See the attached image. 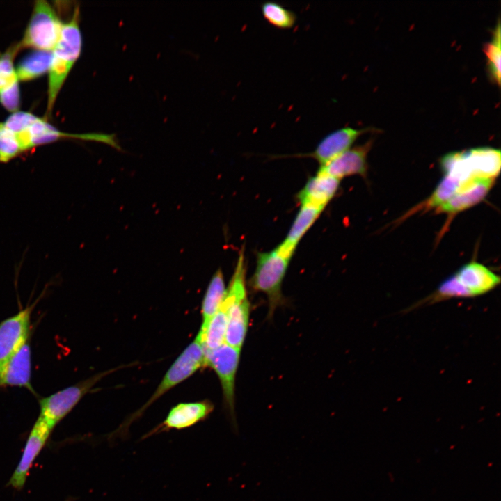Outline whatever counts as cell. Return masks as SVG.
<instances>
[{"label":"cell","instance_id":"cell-1","mask_svg":"<svg viewBox=\"0 0 501 501\" xmlns=\"http://www.w3.org/2000/svg\"><path fill=\"white\" fill-rule=\"evenodd\" d=\"M79 19V8L76 7L72 18L67 23H63L60 38L51 51L48 71L47 113L49 116L68 74L81 51L82 36Z\"/></svg>","mask_w":501,"mask_h":501},{"label":"cell","instance_id":"cell-2","mask_svg":"<svg viewBox=\"0 0 501 501\" xmlns=\"http://www.w3.org/2000/svg\"><path fill=\"white\" fill-rule=\"evenodd\" d=\"M205 349L198 338L189 344L170 367L150 398L138 410L127 418L120 427L109 435V440L123 438L132 422L166 392L184 381L200 367H205Z\"/></svg>","mask_w":501,"mask_h":501},{"label":"cell","instance_id":"cell-3","mask_svg":"<svg viewBox=\"0 0 501 501\" xmlns=\"http://www.w3.org/2000/svg\"><path fill=\"white\" fill-rule=\"evenodd\" d=\"M289 261V258L283 256L276 248L257 254L256 267L249 285L255 292L267 296L270 315L283 303L281 287Z\"/></svg>","mask_w":501,"mask_h":501},{"label":"cell","instance_id":"cell-4","mask_svg":"<svg viewBox=\"0 0 501 501\" xmlns=\"http://www.w3.org/2000/svg\"><path fill=\"white\" fill-rule=\"evenodd\" d=\"M61 22L52 6L44 0L36 1L19 49L33 48L51 51L57 43L62 29Z\"/></svg>","mask_w":501,"mask_h":501},{"label":"cell","instance_id":"cell-5","mask_svg":"<svg viewBox=\"0 0 501 501\" xmlns=\"http://www.w3.org/2000/svg\"><path fill=\"white\" fill-rule=\"evenodd\" d=\"M118 368L96 374L40 400V417L53 429L102 378Z\"/></svg>","mask_w":501,"mask_h":501},{"label":"cell","instance_id":"cell-6","mask_svg":"<svg viewBox=\"0 0 501 501\" xmlns=\"http://www.w3.org/2000/svg\"><path fill=\"white\" fill-rule=\"evenodd\" d=\"M240 349L226 343L212 350H205V365L216 373L223 392L224 406L233 426L235 418V378L240 358Z\"/></svg>","mask_w":501,"mask_h":501},{"label":"cell","instance_id":"cell-7","mask_svg":"<svg viewBox=\"0 0 501 501\" xmlns=\"http://www.w3.org/2000/svg\"><path fill=\"white\" fill-rule=\"evenodd\" d=\"M34 305L25 308L0 323V365L10 360L28 341Z\"/></svg>","mask_w":501,"mask_h":501},{"label":"cell","instance_id":"cell-8","mask_svg":"<svg viewBox=\"0 0 501 501\" xmlns=\"http://www.w3.org/2000/svg\"><path fill=\"white\" fill-rule=\"evenodd\" d=\"M214 405L208 400L196 402L180 403L173 407L165 420L155 428L144 434L145 439L154 434L168 431L170 429H183L205 420L213 411Z\"/></svg>","mask_w":501,"mask_h":501},{"label":"cell","instance_id":"cell-9","mask_svg":"<svg viewBox=\"0 0 501 501\" xmlns=\"http://www.w3.org/2000/svg\"><path fill=\"white\" fill-rule=\"evenodd\" d=\"M500 151L492 148H477L459 152V164L470 178L495 179L500 170Z\"/></svg>","mask_w":501,"mask_h":501},{"label":"cell","instance_id":"cell-10","mask_svg":"<svg viewBox=\"0 0 501 501\" xmlns=\"http://www.w3.org/2000/svg\"><path fill=\"white\" fill-rule=\"evenodd\" d=\"M52 429L39 416L35 422L27 439L22 458L14 471L9 484L20 490L23 488L29 469L44 447Z\"/></svg>","mask_w":501,"mask_h":501},{"label":"cell","instance_id":"cell-11","mask_svg":"<svg viewBox=\"0 0 501 501\" xmlns=\"http://www.w3.org/2000/svg\"><path fill=\"white\" fill-rule=\"evenodd\" d=\"M221 307L227 313L225 343L241 350L250 319V304L248 297L237 299L224 298Z\"/></svg>","mask_w":501,"mask_h":501},{"label":"cell","instance_id":"cell-12","mask_svg":"<svg viewBox=\"0 0 501 501\" xmlns=\"http://www.w3.org/2000/svg\"><path fill=\"white\" fill-rule=\"evenodd\" d=\"M371 143L349 149L346 152L319 166L317 173H324L338 180L358 175L365 177L367 172V155Z\"/></svg>","mask_w":501,"mask_h":501},{"label":"cell","instance_id":"cell-13","mask_svg":"<svg viewBox=\"0 0 501 501\" xmlns=\"http://www.w3.org/2000/svg\"><path fill=\"white\" fill-rule=\"evenodd\" d=\"M363 132L351 127L336 129L324 137L312 152L299 157L312 158L324 165L350 149Z\"/></svg>","mask_w":501,"mask_h":501},{"label":"cell","instance_id":"cell-14","mask_svg":"<svg viewBox=\"0 0 501 501\" xmlns=\"http://www.w3.org/2000/svg\"><path fill=\"white\" fill-rule=\"evenodd\" d=\"M495 179L473 178L462 183L456 193L437 208L438 212L456 214L482 201L493 186Z\"/></svg>","mask_w":501,"mask_h":501},{"label":"cell","instance_id":"cell-15","mask_svg":"<svg viewBox=\"0 0 501 501\" xmlns=\"http://www.w3.org/2000/svg\"><path fill=\"white\" fill-rule=\"evenodd\" d=\"M31 376V352L26 341L10 360L0 365V388L17 386L32 390Z\"/></svg>","mask_w":501,"mask_h":501},{"label":"cell","instance_id":"cell-16","mask_svg":"<svg viewBox=\"0 0 501 501\" xmlns=\"http://www.w3.org/2000/svg\"><path fill=\"white\" fill-rule=\"evenodd\" d=\"M340 184V180L317 172L296 194V200L300 205H312L324 209L337 193Z\"/></svg>","mask_w":501,"mask_h":501},{"label":"cell","instance_id":"cell-17","mask_svg":"<svg viewBox=\"0 0 501 501\" xmlns=\"http://www.w3.org/2000/svg\"><path fill=\"white\" fill-rule=\"evenodd\" d=\"M454 275L473 297L490 292L500 283L498 275L476 262L463 265Z\"/></svg>","mask_w":501,"mask_h":501},{"label":"cell","instance_id":"cell-18","mask_svg":"<svg viewBox=\"0 0 501 501\" xmlns=\"http://www.w3.org/2000/svg\"><path fill=\"white\" fill-rule=\"evenodd\" d=\"M300 209L283 241L276 250L283 256L291 259L299 241L317 220L323 209L312 205H300Z\"/></svg>","mask_w":501,"mask_h":501},{"label":"cell","instance_id":"cell-19","mask_svg":"<svg viewBox=\"0 0 501 501\" xmlns=\"http://www.w3.org/2000/svg\"><path fill=\"white\" fill-rule=\"evenodd\" d=\"M225 293L223 274L219 269L213 275L202 300L201 308L202 322L200 329L205 328L211 318L220 309Z\"/></svg>","mask_w":501,"mask_h":501},{"label":"cell","instance_id":"cell-20","mask_svg":"<svg viewBox=\"0 0 501 501\" xmlns=\"http://www.w3.org/2000/svg\"><path fill=\"white\" fill-rule=\"evenodd\" d=\"M227 313L220 308L203 329H200L196 338L205 351L214 349L225 343Z\"/></svg>","mask_w":501,"mask_h":501},{"label":"cell","instance_id":"cell-21","mask_svg":"<svg viewBox=\"0 0 501 501\" xmlns=\"http://www.w3.org/2000/svg\"><path fill=\"white\" fill-rule=\"evenodd\" d=\"M470 297H473L470 292L459 281L455 275H452L444 280L431 294L410 306L407 311L452 298Z\"/></svg>","mask_w":501,"mask_h":501},{"label":"cell","instance_id":"cell-22","mask_svg":"<svg viewBox=\"0 0 501 501\" xmlns=\"http://www.w3.org/2000/svg\"><path fill=\"white\" fill-rule=\"evenodd\" d=\"M51 51L36 50L19 62L16 68L18 80L29 81L49 71Z\"/></svg>","mask_w":501,"mask_h":501},{"label":"cell","instance_id":"cell-23","mask_svg":"<svg viewBox=\"0 0 501 501\" xmlns=\"http://www.w3.org/2000/svg\"><path fill=\"white\" fill-rule=\"evenodd\" d=\"M461 184V182L456 177L445 175L429 198L418 207V209L438 208L456 193Z\"/></svg>","mask_w":501,"mask_h":501},{"label":"cell","instance_id":"cell-24","mask_svg":"<svg viewBox=\"0 0 501 501\" xmlns=\"http://www.w3.org/2000/svg\"><path fill=\"white\" fill-rule=\"evenodd\" d=\"M262 14L266 21L274 27L291 29L296 23L294 12L274 1H266L261 6Z\"/></svg>","mask_w":501,"mask_h":501},{"label":"cell","instance_id":"cell-25","mask_svg":"<svg viewBox=\"0 0 501 501\" xmlns=\"http://www.w3.org/2000/svg\"><path fill=\"white\" fill-rule=\"evenodd\" d=\"M500 25L498 23L491 42L487 43L484 51L488 60V67L491 78L497 84H500Z\"/></svg>","mask_w":501,"mask_h":501},{"label":"cell","instance_id":"cell-26","mask_svg":"<svg viewBox=\"0 0 501 501\" xmlns=\"http://www.w3.org/2000/svg\"><path fill=\"white\" fill-rule=\"evenodd\" d=\"M19 49L17 45L0 56V92L19 83L13 61Z\"/></svg>","mask_w":501,"mask_h":501},{"label":"cell","instance_id":"cell-27","mask_svg":"<svg viewBox=\"0 0 501 501\" xmlns=\"http://www.w3.org/2000/svg\"><path fill=\"white\" fill-rule=\"evenodd\" d=\"M22 152L15 136L4 127L0 134V161L7 162Z\"/></svg>","mask_w":501,"mask_h":501},{"label":"cell","instance_id":"cell-28","mask_svg":"<svg viewBox=\"0 0 501 501\" xmlns=\"http://www.w3.org/2000/svg\"><path fill=\"white\" fill-rule=\"evenodd\" d=\"M0 103L10 112L17 111L20 104L19 83L0 92Z\"/></svg>","mask_w":501,"mask_h":501},{"label":"cell","instance_id":"cell-29","mask_svg":"<svg viewBox=\"0 0 501 501\" xmlns=\"http://www.w3.org/2000/svg\"><path fill=\"white\" fill-rule=\"evenodd\" d=\"M3 128H4V125H3V123L0 122V134H1V132L3 131Z\"/></svg>","mask_w":501,"mask_h":501}]
</instances>
